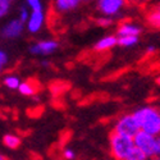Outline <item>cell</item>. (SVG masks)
<instances>
[{
	"mask_svg": "<svg viewBox=\"0 0 160 160\" xmlns=\"http://www.w3.org/2000/svg\"><path fill=\"white\" fill-rule=\"evenodd\" d=\"M4 85L8 87V88H10V90H16V88H18L19 87V78L18 77H16V76H8V77H5L4 78Z\"/></svg>",
	"mask_w": 160,
	"mask_h": 160,
	"instance_id": "cell-16",
	"label": "cell"
},
{
	"mask_svg": "<svg viewBox=\"0 0 160 160\" xmlns=\"http://www.w3.org/2000/svg\"><path fill=\"white\" fill-rule=\"evenodd\" d=\"M3 142L9 149H17L21 145V138L14 136V135H5L4 138H3Z\"/></svg>",
	"mask_w": 160,
	"mask_h": 160,
	"instance_id": "cell-12",
	"label": "cell"
},
{
	"mask_svg": "<svg viewBox=\"0 0 160 160\" xmlns=\"http://www.w3.org/2000/svg\"><path fill=\"white\" fill-rule=\"evenodd\" d=\"M44 21H45V14L44 12H32L30 14V18L28 21L26 22L27 23V28L31 33H36L41 30L42 24H44Z\"/></svg>",
	"mask_w": 160,
	"mask_h": 160,
	"instance_id": "cell-8",
	"label": "cell"
},
{
	"mask_svg": "<svg viewBox=\"0 0 160 160\" xmlns=\"http://www.w3.org/2000/svg\"><path fill=\"white\" fill-rule=\"evenodd\" d=\"M123 5H124V3L122 0H100L98 3L99 10L106 17H112V16L118 14V12L122 9Z\"/></svg>",
	"mask_w": 160,
	"mask_h": 160,
	"instance_id": "cell-5",
	"label": "cell"
},
{
	"mask_svg": "<svg viewBox=\"0 0 160 160\" xmlns=\"http://www.w3.org/2000/svg\"><path fill=\"white\" fill-rule=\"evenodd\" d=\"M135 148L142 151L148 158H159V141L158 137L151 136L149 133L140 131L137 135L133 137Z\"/></svg>",
	"mask_w": 160,
	"mask_h": 160,
	"instance_id": "cell-2",
	"label": "cell"
},
{
	"mask_svg": "<svg viewBox=\"0 0 160 160\" xmlns=\"http://www.w3.org/2000/svg\"><path fill=\"white\" fill-rule=\"evenodd\" d=\"M148 21L151 26H154V27H156V28H160V9L156 8L154 12H151L149 14Z\"/></svg>",
	"mask_w": 160,
	"mask_h": 160,
	"instance_id": "cell-15",
	"label": "cell"
},
{
	"mask_svg": "<svg viewBox=\"0 0 160 160\" xmlns=\"http://www.w3.org/2000/svg\"><path fill=\"white\" fill-rule=\"evenodd\" d=\"M0 160H4V158H3L2 155H0Z\"/></svg>",
	"mask_w": 160,
	"mask_h": 160,
	"instance_id": "cell-26",
	"label": "cell"
},
{
	"mask_svg": "<svg viewBox=\"0 0 160 160\" xmlns=\"http://www.w3.org/2000/svg\"><path fill=\"white\" fill-rule=\"evenodd\" d=\"M18 91L21 92L22 95H26V96H31L36 92V88L33 87V85H31L30 82H23L19 85L18 87Z\"/></svg>",
	"mask_w": 160,
	"mask_h": 160,
	"instance_id": "cell-14",
	"label": "cell"
},
{
	"mask_svg": "<svg viewBox=\"0 0 160 160\" xmlns=\"http://www.w3.org/2000/svg\"><path fill=\"white\" fill-rule=\"evenodd\" d=\"M58 42L54 40H46V41H40L31 46L30 51L35 55H48L54 52L58 49Z\"/></svg>",
	"mask_w": 160,
	"mask_h": 160,
	"instance_id": "cell-6",
	"label": "cell"
},
{
	"mask_svg": "<svg viewBox=\"0 0 160 160\" xmlns=\"http://www.w3.org/2000/svg\"><path fill=\"white\" fill-rule=\"evenodd\" d=\"M138 132H140V127L133 114H126L121 117L114 127V133L129 138H133Z\"/></svg>",
	"mask_w": 160,
	"mask_h": 160,
	"instance_id": "cell-4",
	"label": "cell"
},
{
	"mask_svg": "<svg viewBox=\"0 0 160 160\" xmlns=\"http://www.w3.org/2000/svg\"><path fill=\"white\" fill-rule=\"evenodd\" d=\"M151 160H160V158H152Z\"/></svg>",
	"mask_w": 160,
	"mask_h": 160,
	"instance_id": "cell-25",
	"label": "cell"
},
{
	"mask_svg": "<svg viewBox=\"0 0 160 160\" xmlns=\"http://www.w3.org/2000/svg\"><path fill=\"white\" fill-rule=\"evenodd\" d=\"M148 51H150V52H151V51H155V48H154V46H149V48H148Z\"/></svg>",
	"mask_w": 160,
	"mask_h": 160,
	"instance_id": "cell-24",
	"label": "cell"
},
{
	"mask_svg": "<svg viewBox=\"0 0 160 160\" xmlns=\"http://www.w3.org/2000/svg\"><path fill=\"white\" fill-rule=\"evenodd\" d=\"M141 28L137 24L133 23H124L118 28V37H128V36H140Z\"/></svg>",
	"mask_w": 160,
	"mask_h": 160,
	"instance_id": "cell-9",
	"label": "cell"
},
{
	"mask_svg": "<svg viewBox=\"0 0 160 160\" xmlns=\"http://www.w3.org/2000/svg\"><path fill=\"white\" fill-rule=\"evenodd\" d=\"M23 22L18 18V19H13L10 22H8L5 26H4V28L2 31V35L7 38H16L18 37L22 31H23Z\"/></svg>",
	"mask_w": 160,
	"mask_h": 160,
	"instance_id": "cell-7",
	"label": "cell"
},
{
	"mask_svg": "<svg viewBox=\"0 0 160 160\" xmlns=\"http://www.w3.org/2000/svg\"><path fill=\"white\" fill-rule=\"evenodd\" d=\"M138 42V37L137 36H128V37H118V44L124 48L133 46Z\"/></svg>",
	"mask_w": 160,
	"mask_h": 160,
	"instance_id": "cell-13",
	"label": "cell"
},
{
	"mask_svg": "<svg viewBox=\"0 0 160 160\" xmlns=\"http://www.w3.org/2000/svg\"><path fill=\"white\" fill-rule=\"evenodd\" d=\"M79 4H81L79 0H57L55 8L60 12H68V10L76 9Z\"/></svg>",
	"mask_w": 160,
	"mask_h": 160,
	"instance_id": "cell-11",
	"label": "cell"
},
{
	"mask_svg": "<svg viewBox=\"0 0 160 160\" xmlns=\"http://www.w3.org/2000/svg\"><path fill=\"white\" fill-rule=\"evenodd\" d=\"M149 158L146 156L142 151H140L137 148H133L132 151L128 154V156L126 158V160H148Z\"/></svg>",
	"mask_w": 160,
	"mask_h": 160,
	"instance_id": "cell-17",
	"label": "cell"
},
{
	"mask_svg": "<svg viewBox=\"0 0 160 160\" xmlns=\"http://www.w3.org/2000/svg\"><path fill=\"white\" fill-rule=\"evenodd\" d=\"M10 5H12V3L9 0H0V18L8 14Z\"/></svg>",
	"mask_w": 160,
	"mask_h": 160,
	"instance_id": "cell-18",
	"label": "cell"
},
{
	"mask_svg": "<svg viewBox=\"0 0 160 160\" xmlns=\"http://www.w3.org/2000/svg\"><path fill=\"white\" fill-rule=\"evenodd\" d=\"M30 18V12L27 9V7H22L21 10H19V19L24 23V22H27Z\"/></svg>",
	"mask_w": 160,
	"mask_h": 160,
	"instance_id": "cell-20",
	"label": "cell"
},
{
	"mask_svg": "<svg viewBox=\"0 0 160 160\" xmlns=\"http://www.w3.org/2000/svg\"><path fill=\"white\" fill-rule=\"evenodd\" d=\"M64 158L68 159V160H72V159L74 158V152H73L72 150H69V149H67V150L64 151Z\"/></svg>",
	"mask_w": 160,
	"mask_h": 160,
	"instance_id": "cell-23",
	"label": "cell"
},
{
	"mask_svg": "<svg viewBox=\"0 0 160 160\" xmlns=\"http://www.w3.org/2000/svg\"><path fill=\"white\" fill-rule=\"evenodd\" d=\"M113 23V19L109 17H104V18H98V24L102 26V27H106V26H110Z\"/></svg>",
	"mask_w": 160,
	"mask_h": 160,
	"instance_id": "cell-21",
	"label": "cell"
},
{
	"mask_svg": "<svg viewBox=\"0 0 160 160\" xmlns=\"http://www.w3.org/2000/svg\"><path fill=\"white\" fill-rule=\"evenodd\" d=\"M133 148H135L133 138L117 135V133H113V135L110 136L112 155L117 160H126V158L128 156V154L132 151Z\"/></svg>",
	"mask_w": 160,
	"mask_h": 160,
	"instance_id": "cell-3",
	"label": "cell"
},
{
	"mask_svg": "<svg viewBox=\"0 0 160 160\" xmlns=\"http://www.w3.org/2000/svg\"><path fill=\"white\" fill-rule=\"evenodd\" d=\"M7 62H8V57H7V54H5L4 51L0 50V68H2V67H3Z\"/></svg>",
	"mask_w": 160,
	"mask_h": 160,
	"instance_id": "cell-22",
	"label": "cell"
},
{
	"mask_svg": "<svg viewBox=\"0 0 160 160\" xmlns=\"http://www.w3.org/2000/svg\"><path fill=\"white\" fill-rule=\"evenodd\" d=\"M118 44V37L114 35H109V36H105L101 40L96 42L95 45V50L96 51H104V50H109L112 48H114Z\"/></svg>",
	"mask_w": 160,
	"mask_h": 160,
	"instance_id": "cell-10",
	"label": "cell"
},
{
	"mask_svg": "<svg viewBox=\"0 0 160 160\" xmlns=\"http://www.w3.org/2000/svg\"><path fill=\"white\" fill-rule=\"evenodd\" d=\"M27 5L32 9V12H42V3L38 0H28Z\"/></svg>",
	"mask_w": 160,
	"mask_h": 160,
	"instance_id": "cell-19",
	"label": "cell"
},
{
	"mask_svg": "<svg viewBox=\"0 0 160 160\" xmlns=\"http://www.w3.org/2000/svg\"><path fill=\"white\" fill-rule=\"evenodd\" d=\"M138 123L140 131L149 133L151 136H160V110L152 106H143L133 113Z\"/></svg>",
	"mask_w": 160,
	"mask_h": 160,
	"instance_id": "cell-1",
	"label": "cell"
}]
</instances>
